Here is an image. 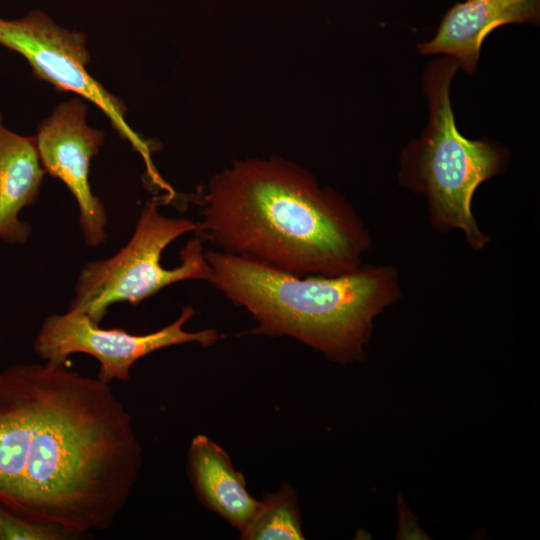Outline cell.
Listing matches in <instances>:
<instances>
[{
  "label": "cell",
  "instance_id": "10",
  "mask_svg": "<svg viewBox=\"0 0 540 540\" xmlns=\"http://www.w3.org/2000/svg\"><path fill=\"white\" fill-rule=\"evenodd\" d=\"M46 172L35 136H22L3 125L0 112V240L10 245L27 242L29 223L21 211L38 198Z\"/></svg>",
  "mask_w": 540,
  "mask_h": 540
},
{
  "label": "cell",
  "instance_id": "1",
  "mask_svg": "<svg viewBox=\"0 0 540 540\" xmlns=\"http://www.w3.org/2000/svg\"><path fill=\"white\" fill-rule=\"evenodd\" d=\"M142 466L130 414L109 384L67 365L0 371V505L71 538L108 529Z\"/></svg>",
  "mask_w": 540,
  "mask_h": 540
},
{
  "label": "cell",
  "instance_id": "6",
  "mask_svg": "<svg viewBox=\"0 0 540 540\" xmlns=\"http://www.w3.org/2000/svg\"><path fill=\"white\" fill-rule=\"evenodd\" d=\"M0 45L22 55L35 77L56 90L76 93L94 103L119 135L141 155L152 184L165 193L172 190L154 166L153 147L126 122L124 103L88 73L86 64L90 55L83 33L65 29L45 13L34 10L18 19L0 18Z\"/></svg>",
  "mask_w": 540,
  "mask_h": 540
},
{
  "label": "cell",
  "instance_id": "7",
  "mask_svg": "<svg viewBox=\"0 0 540 540\" xmlns=\"http://www.w3.org/2000/svg\"><path fill=\"white\" fill-rule=\"evenodd\" d=\"M196 314L191 306L183 307L169 325L147 334H132L121 328L103 329L86 314L68 310L47 317L34 340V352L46 362L68 365L75 353L94 357L100 364L97 378L109 384L125 381L141 358L162 348L197 343L210 346L220 335L215 329L188 332L184 325Z\"/></svg>",
  "mask_w": 540,
  "mask_h": 540
},
{
  "label": "cell",
  "instance_id": "9",
  "mask_svg": "<svg viewBox=\"0 0 540 540\" xmlns=\"http://www.w3.org/2000/svg\"><path fill=\"white\" fill-rule=\"evenodd\" d=\"M540 0H466L453 5L442 18L435 36L417 45L423 55L445 54L468 74L475 72L484 39L496 28L536 23Z\"/></svg>",
  "mask_w": 540,
  "mask_h": 540
},
{
  "label": "cell",
  "instance_id": "3",
  "mask_svg": "<svg viewBox=\"0 0 540 540\" xmlns=\"http://www.w3.org/2000/svg\"><path fill=\"white\" fill-rule=\"evenodd\" d=\"M205 257L208 283L253 317V333L294 338L334 361L360 358L372 319L391 294L382 269L295 276L215 249Z\"/></svg>",
  "mask_w": 540,
  "mask_h": 540
},
{
  "label": "cell",
  "instance_id": "5",
  "mask_svg": "<svg viewBox=\"0 0 540 540\" xmlns=\"http://www.w3.org/2000/svg\"><path fill=\"white\" fill-rule=\"evenodd\" d=\"M196 230L188 218H172L159 211L156 200L142 208L129 242L110 258L88 262L75 285L69 309L86 314L100 324L115 303L137 305L165 287L184 280L208 282V264L200 237L195 235L181 250V264L161 265L163 251L180 236Z\"/></svg>",
  "mask_w": 540,
  "mask_h": 540
},
{
  "label": "cell",
  "instance_id": "11",
  "mask_svg": "<svg viewBox=\"0 0 540 540\" xmlns=\"http://www.w3.org/2000/svg\"><path fill=\"white\" fill-rule=\"evenodd\" d=\"M187 473L200 503L242 532L259 501L249 493L226 451L205 435L195 436L188 450Z\"/></svg>",
  "mask_w": 540,
  "mask_h": 540
},
{
  "label": "cell",
  "instance_id": "12",
  "mask_svg": "<svg viewBox=\"0 0 540 540\" xmlns=\"http://www.w3.org/2000/svg\"><path fill=\"white\" fill-rule=\"evenodd\" d=\"M245 540L304 539L295 491L288 484L267 495L246 528L240 532Z\"/></svg>",
  "mask_w": 540,
  "mask_h": 540
},
{
  "label": "cell",
  "instance_id": "2",
  "mask_svg": "<svg viewBox=\"0 0 540 540\" xmlns=\"http://www.w3.org/2000/svg\"><path fill=\"white\" fill-rule=\"evenodd\" d=\"M194 234L215 250L295 276L358 268L366 232L349 205L300 166L237 161L197 197Z\"/></svg>",
  "mask_w": 540,
  "mask_h": 540
},
{
  "label": "cell",
  "instance_id": "13",
  "mask_svg": "<svg viewBox=\"0 0 540 540\" xmlns=\"http://www.w3.org/2000/svg\"><path fill=\"white\" fill-rule=\"evenodd\" d=\"M71 538L64 530L25 520L0 505V540H59Z\"/></svg>",
  "mask_w": 540,
  "mask_h": 540
},
{
  "label": "cell",
  "instance_id": "4",
  "mask_svg": "<svg viewBox=\"0 0 540 540\" xmlns=\"http://www.w3.org/2000/svg\"><path fill=\"white\" fill-rule=\"evenodd\" d=\"M459 68L449 56L430 63L424 77L429 121L421 138L404 151L401 179L422 191L432 212L447 226L461 229L481 247L471 201L478 186L503 168L504 150L489 140H470L457 129L450 102L451 81Z\"/></svg>",
  "mask_w": 540,
  "mask_h": 540
},
{
  "label": "cell",
  "instance_id": "8",
  "mask_svg": "<svg viewBox=\"0 0 540 540\" xmlns=\"http://www.w3.org/2000/svg\"><path fill=\"white\" fill-rule=\"evenodd\" d=\"M87 107L80 98L59 104L37 128L35 136L46 173L61 180L79 207V225L87 246L107 239V215L89 183L90 163L104 143L102 131L87 124Z\"/></svg>",
  "mask_w": 540,
  "mask_h": 540
}]
</instances>
